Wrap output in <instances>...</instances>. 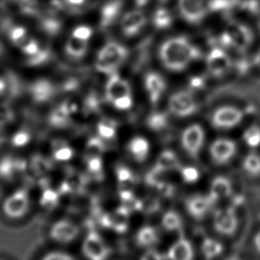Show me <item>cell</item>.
Returning <instances> with one entry per match:
<instances>
[{
	"label": "cell",
	"instance_id": "obj_5",
	"mask_svg": "<svg viewBox=\"0 0 260 260\" xmlns=\"http://www.w3.org/2000/svg\"><path fill=\"white\" fill-rule=\"evenodd\" d=\"M212 0H179V10L190 23H198L211 10Z\"/></svg>",
	"mask_w": 260,
	"mask_h": 260
},
{
	"label": "cell",
	"instance_id": "obj_14",
	"mask_svg": "<svg viewBox=\"0 0 260 260\" xmlns=\"http://www.w3.org/2000/svg\"><path fill=\"white\" fill-rule=\"evenodd\" d=\"M146 22L147 18L141 11H132L122 19V31L126 37H134L141 31Z\"/></svg>",
	"mask_w": 260,
	"mask_h": 260
},
{
	"label": "cell",
	"instance_id": "obj_10",
	"mask_svg": "<svg viewBox=\"0 0 260 260\" xmlns=\"http://www.w3.org/2000/svg\"><path fill=\"white\" fill-rule=\"evenodd\" d=\"M207 69L214 77H221L231 67V59L225 51L220 47H214L207 56Z\"/></svg>",
	"mask_w": 260,
	"mask_h": 260
},
{
	"label": "cell",
	"instance_id": "obj_23",
	"mask_svg": "<svg viewBox=\"0 0 260 260\" xmlns=\"http://www.w3.org/2000/svg\"><path fill=\"white\" fill-rule=\"evenodd\" d=\"M179 159L177 157L175 153L171 150H166L162 152L159 155L157 162L155 165V168L164 171V172H170L173 170H177L179 168Z\"/></svg>",
	"mask_w": 260,
	"mask_h": 260
},
{
	"label": "cell",
	"instance_id": "obj_44",
	"mask_svg": "<svg viewBox=\"0 0 260 260\" xmlns=\"http://www.w3.org/2000/svg\"><path fill=\"white\" fill-rule=\"evenodd\" d=\"M239 0H212L211 10H225L236 6Z\"/></svg>",
	"mask_w": 260,
	"mask_h": 260
},
{
	"label": "cell",
	"instance_id": "obj_13",
	"mask_svg": "<svg viewBox=\"0 0 260 260\" xmlns=\"http://www.w3.org/2000/svg\"><path fill=\"white\" fill-rule=\"evenodd\" d=\"M127 95H131V88L128 82L120 78L116 73L111 75L106 85L107 100L113 103L117 99L122 98Z\"/></svg>",
	"mask_w": 260,
	"mask_h": 260
},
{
	"label": "cell",
	"instance_id": "obj_12",
	"mask_svg": "<svg viewBox=\"0 0 260 260\" xmlns=\"http://www.w3.org/2000/svg\"><path fill=\"white\" fill-rule=\"evenodd\" d=\"M130 211L121 206L116 211L104 214L101 218L102 226L107 229H113L116 232L122 234L126 232L129 224Z\"/></svg>",
	"mask_w": 260,
	"mask_h": 260
},
{
	"label": "cell",
	"instance_id": "obj_1",
	"mask_svg": "<svg viewBox=\"0 0 260 260\" xmlns=\"http://www.w3.org/2000/svg\"><path fill=\"white\" fill-rule=\"evenodd\" d=\"M160 59L170 71H181L200 57V52L188 39L183 37L170 39L160 48Z\"/></svg>",
	"mask_w": 260,
	"mask_h": 260
},
{
	"label": "cell",
	"instance_id": "obj_43",
	"mask_svg": "<svg viewBox=\"0 0 260 260\" xmlns=\"http://www.w3.org/2000/svg\"><path fill=\"white\" fill-rule=\"evenodd\" d=\"M148 124L153 130H160L166 126V117L162 114H155L148 118Z\"/></svg>",
	"mask_w": 260,
	"mask_h": 260
},
{
	"label": "cell",
	"instance_id": "obj_35",
	"mask_svg": "<svg viewBox=\"0 0 260 260\" xmlns=\"http://www.w3.org/2000/svg\"><path fill=\"white\" fill-rule=\"evenodd\" d=\"M120 199L123 207L132 212L134 211H141V201L135 198L132 191H119Z\"/></svg>",
	"mask_w": 260,
	"mask_h": 260
},
{
	"label": "cell",
	"instance_id": "obj_50",
	"mask_svg": "<svg viewBox=\"0 0 260 260\" xmlns=\"http://www.w3.org/2000/svg\"><path fill=\"white\" fill-rule=\"evenodd\" d=\"M190 85H191V86L193 88L199 89V88L202 87L203 85H204V80L201 78H193L191 79Z\"/></svg>",
	"mask_w": 260,
	"mask_h": 260
},
{
	"label": "cell",
	"instance_id": "obj_30",
	"mask_svg": "<svg viewBox=\"0 0 260 260\" xmlns=\"http://www.w3.org/2000/svg\"><path fill=\"white\" fill-rule=\"evenodd\" d=\"M243 142L250 149H256L260 147V126L258 124H251L247 127L243 134Z\"/></svg>",
	"mask_w": 260,
	"mask_h": 260
},
{
	"label": "cell",
	"instance_id": "obj_22",
	"mask_svg": "<svg viewBox=\"0 0 260 260\" xmlns=\"http://www.w3.org/2000/svg\"><path fill=\"white\" fill-rule=\"evenodd\" d=\"M87 40L79 39L74 35L70 37L65 46L68 55L74 59H80L82 57L85 56V53L87 52Z\"/></svg>",
	"mask_w": 260,
	"mask_h": 260
},
{
	"label": "cell",
	"instance_id": "obj_27",
	"mask_svg": "<svg viewBox=\"0 0 260 260\" xmlns=\"http://www.w3.org/2000/svg\"><path fill=\"white\" fill-rule=\"evenodd\" d=\"M32 93L37 102H46L53 95V85L50 82L46 80H40L33 85Z\"/></svg>",
	"mask_w": 260,
	"mask_h": 260
},
{
	"label": "cell",
	"instance_id": "obj_39",
	"mask_svg": "<svg viewBox=\"0 0 260 260\" xmlns=\"http://www.w3.org/2000/svg\"><path fill=\"white\" fill-rule=\"evenodd\" d=\"M166 172L161 171L154 167L151 172L148 173V175L146 177V181L148 186H154L155 188H158L159 186L162 185L164 183H166L165 180V174Z\"/></svg>",
	"mask_w": 260,
	"mask_h": 260
},
{
	"label": "cell",
	"instance_id": "obj_52",
	"mask_svg": "<svg viewBox=\"0 0 260 260\" xmlns=\"http://www.w3.org/2000/svg\"><path fill=\"white\" fill-rule=\"evenodd\" d=\"M254 63L257 65V67L260 68V49L257 51V53L255 54L253 59Z\"/></svg>",
	"mask_w": 260,
	"mask_h": 260
},
{
	"label": "cell",
	"instance_id": "obj_11",
	"mask_svg": "<svg viewBox=\"0 0 260 260\" xmlns=\"http://www.w3.org/2000/svg\"><path fill=\"white\" fill-rule=\"evenodd\" d=\"M83 252L90 259L102 260L109 256V250L102 237L95 231H91L85 237Z\"/></svg>",
	"mask_w": 260,
	"mask_h": 260
},
{
	"label": "cell",
	"instance_id": "obj_25",
	"mask_svg": "<svg viewBox=\"0 0 260 260\" xmlns=\"http://www.w3.org/2000/svg\"><path fill=\"white\" fill-rule=\"evenodd\" d=\"M9 38L13 44L21 48V50L23 49L25 46H28V44L34 39H32L30 35L28 34L26 28L21 26H15L11 28L9 31Z\"/></svg>",
	"mask_w": 260,
	"mask_h": 260
},
{
	"label": "cell",
	"instance_id": "obj_51",
	"mask_svg": "<svg viewBox=\"0 0 260 260\" xmlns=\"http://www.w3.org/2000/svg\"><path fill=\"white\" fill-rule=\"evenodd\" d=\"M254 246H255V249L257 250V251H258L260 253V230L254 237Z\"/></svg>",
	"mask_w": 260,
	"mask_h": 260
},
{
	"label": "cell",
	"instance_id": "obj_21",
	"mask_svg": "<svg viewBox=\"0 0 260 260\" xmlns=\"http://www.w3.org/2000/svg\"><path fill=\"white\" fill-rule=\"evenodd\" d=\"M28 200L24 191L18 192L8 201V213L15 217L22 216L28 210Z\"/></svg>",
	"mask_w": 260,
	"mask_h": 260
},
{
	"label": "cell",
	"instance_id": "obj_7",
	"mask_svg": "<svg viewBox=\"0 0 260 260\" xmlns=\"http://www.w3.org/2000/svg\"><path fill=\"white\" fill-rule=\"evenodd\" d=\"M204 131L199 124H192L183 132L181 144L184 150L192 157H197L204 142Z\"/></svg>",
	"mask_w": 260,
	"mask_h": 260
},
{
	"label": "cell",
	"instance_id": "obj_38",
	"mask_svg": "<svg viewBox=\"0 0 260 260\" xmlns=\"http://www.w3.org/2000/svg\"><path fill=\"white\" fill-rule=\"evenodd\" d=\"M172 22H173V17H172V14H170L169 11L166 10L165 8L156 10L154 16V23L157 28H167L172 24Z\"/></svg>",
	"mask_w": 260,
	"mask_h": 260
},
{
	"label": "cell",
	"instance_id": "obj_53",
	"mask_svg": "<svg viewBox=\"0 0 260 260\" xmlns=\"http://www.w3.org/2000/svg\"><path fill=\"white\" fill-rule=\"evenodd\" d=\"M67 1L71 5H73V6H79V5H82V4L84 3L85 0H67Z\"/></svg>",
	"mask_w": 260,
	"mask_h": 260
},
{
	"label": "cell",
	"instance_id": "obj_24",
	"mask_svg": "<svg viewBox=\"0 0 260 260\" xmlns=\"http://www.w3.org/2000/svg\"><path fill=\"white\" fill-rule=\"evenodd\" d=\"M242 168L247 175L257 177L260 175V155L255 152L247 154L243 159Z\"/></svg>",
	"mask_w": 260,
	"mask_h": 260
},
{
	"label": "cell",
	"instance_id": "obj_16",
	"mask_svg": "<svg viewBox=\"0 0 260 260\" xmlns=\"http://www.w3.org/2000/svg\"><path fill=\"white\" fill-rule=\"evenodd\" d=\"M145 86L152 104L155 105L166 91V81L161 75L157 73H148L145 78Z\"/></svg>",
	"mask_w": 260,
	"mask_h": 260
},
{
	"label": "cell",
	"instance_id": "obj_41",
	"mask_svg": "<svg viewBox=\"0 0 260 260\" xmlns=\"http://www.w3.org/2000/svg\"><path fill=\"white\" fill-rule=\"evenodd\" d=\"M160 208V204L158 200L153 197H147L144 200H141V211H144L145 213L152 214L158 211Z\"/></svg>",
	"mask_w": 260,
	"mask_h": 260
},
{
	"label": "cell",
	"instance_id": "obj_9",
	"mask_svg": "<svg viewBox=\"0 0 260 260\" xmlns=\"http://www.w3.org/2000/svg\"><path fill=\"white\" fill-rule=\"evenodd\" d=\"M169 109L175 116L185 117L191 116L197 111V103L188 92H177L169 100Z\"/></svg>",
	"mask_w": 260,
	"mask_h": 260
},
{
	"label": "cell",
	"instance_id": "obj_17",
	"mask_svg": "<svg viewBox=\"0 0 260 260\" xmlns=\"http://www.w3.org/2000/svg\"><path fill=\"white\" fill-rule=\"evenodd\" d=\"M214 204L209 196H196L191 197L189 200L187 201L186 208L187 211L193 218L200 219L204 218L205 215L207 214L208 211H210L211 206Z\"/></svg>",
	"mask_w": 260,
	"mask_h": 260
},
{
	"label": "cell",
	"instance_id": "obj_36",
	"mask_svg": "<svg viewBox=\"0 0 260 260\" xmlns=\"http://www.w3.org/2000/svg\"><path fill=\"white\" fill-rule=\"evenodd\" d=\"M116 124L115 121L104 118L98 124V133L100 137L104 140H111L115 138L116 133Z\"/></svg>",
	"mask_w": 260,
	"mask_h": 260
},
{
	"label": "cell",
	"instance_id": "obj_34",
	"mask_svg": "<svg viewBox=\"0 0 260 260\" xmlns=\"http://www.w3.org/2000/svg\"><path fill=\"white\" fill-rule=\"evenodd\" d=\"M137 241L141 246H150L157 241L156 231L151 226H144L138 233Z\"/></svg>",
	"mask_w": 260,
	"mask_h": 260
},
{
	"label": "cell",
	"instance_id": "obj_19",
	"mask_svg": "<svg viewBox=\"0 0 260 260\" xmlns=\"http://www.w3.org/2000/svg\"><path fill=\"white\" fill-rule=\"evenodd\" d=\"M193 257L191 243L185 239H179L170 248L167 257L174 260H190Z\"/></svg>",
	"mask_w": 260,
	"mask_h": 260
},
{
	"label": "cell",
	"instance_id": "obj_47",
	"mask_svg": "<svg viewBox=\"0 0 260 260\" xmlns=\"http://www.w3.org/2000/svg\"><path fill=\"white\" fill-rule=\"evenodd\" d=\"M72 35L78 37L79 39H84V40H89L92 35V30L90 27L82 25L79 26L78 28L75 29L74 31L72 32Z\"/></svg>",
	"mask_w": 260,
	"mask_h": 260
},
{
	"label": "cell",
	"instance_id": "obj_31",
	"mask_svg": "<svg viewBox=\"0 0 260 260\" xmlns=\"http://www.w3.org/2000/svg\"><path fill=\"white\" fill-rule=\"evenodd\" d=\"M71 113L69 112L65 103L53 110V113L50 116V123L55 127L66 126L69 119H70Z\"/></svg>",
	"mask_w": 260,
	"mask_h": 260
},
{
	"label": "cell",
	"instance_id": "obj_40",
	"mask_svg": "<svg viewBox=\"0 0 260 260\" xmlns=\"http://www.w3.org/2000/svg\"><path fill=\"white\" fill-rule=\"evenodd\" d=\"M59 202V194L55 191L52 189H47L43 193L41 204L48 209H53L55 207Z\"/></svg>",
	"mask_w": 260,
	"mask_h": 260
},
{
	"label": "cell",
	"instance_id": "obj_46",
	"mask_svg": "<svg viewBox=\"0 0 260 260\" xmlns=\"http://www.w3.org/2000/svg\"><path fill=\"white\" fill-rule=\"evenodd\" d=\"M88 170L95 175H100L102 171V157H95L87 161Z\"/></svg>",
	"mask_w": 260,
	"mask_h": 260
},
{
	"label": "cell",
	"instance_id": "obj_18",
	"mask_svg": "<svg viewBox=\"0 0 260 260\" xmlns=\"http://www.w3.org/2000/svg\"><path fill=\"white\" fill-rule=\"evenodd\" d=\"M233 186L229 179L225 177H217L211 182L209 197L213 203L224 200L232 194Z\"/></svg>",
	"mask_w": 260,
	"mask_h": 260
},
{
	"label": "cell",
	"instance_id": "obj_20",
	"mask_svg": "<svg viewBox=\"0 0 260 260\" xmlns=\"http://www.w3.org/2000/svg\"><path fill=\"white\" fill-rule=\"evenodd\" d=\"M128 149L134 160L139 162H145L149 153V143L145 138L135 137L130 141Z\"/></svg>",
	"mask_w": 260,
	"mask_h": 260
},
{
	"label": "cell",
	"instance_id": "obj_6",
	"mask_svg": "<svg viewBox=\"0 0 260 260\" xmlns=\"http://www.w3.org/2000/svg\"><path fill=\"white\" fill-rule=\"evenodd\" d=\"M214 228L217 232L223 236H233L238 228V218L236 209L233 206L221 208L215 212Z\"/></svg>",
	"mask_w": 260,
	"mask_h": 260
},
{
	"label": "cell",
	"instance_id": "obj_54",
	"mask_svg": "<svg viewBox=\"0 0 260 260\" xmlns=\"http://www.w3.org/2000/svg\"><path fill=\"white\" fill-rule=\"evenodd\" d=\"M162 1H166V0H162Z\"/></svg>",
	"mask_w": 260,
	"mask_h": 260
},
{
	"label": "cell",
	"instance_id": "obj_32",
	"mask_svg": "<svg viewBox=\"0 0 260 260\" xmlns=\"http://www.w3.org/2000/svg\"><path fill=\"white\" fill-rule=\"evenodd\" d=\"M74 155V151L64 141H56L53 144V156L57 161L64 162L71 160Z\"/></svg>",
	"mask_w": 260,
	"mask_h": 260
},
{
	"label": "cell",
	"instance_id": "obj_3",
	"mask_svg": "<svg viewBox=\"0 0 260 260\" xmlns=\"http://www.w3.org/2000/svg\"><path fill=\"white\" fill-rule=\"evenodd\" d=\"M223 42L239 52L250 48L253 42V32L250 27L239 21H230L222 36Z\"/></svg>",
	"mask_w": 260,
	"mask_h": 260
},
{
	"label": "cell",
	"instance_id": "obj_28",
	"mask_svg": "<svg viewBox=\"0 0 260 260\" xmlns=\"http://www.w3.org/2000/svg\"><path fill=\"white\" fill-rule=\"evenodd\" d=\"M105 151V145L102 142V138H91L88 141L85 150V159L88 160L95 157H102Z\"/></svg>",
	"mask_w": 260,
	"mask_h": 260
},
{
	"label": "cell",
	"instance_id": "obj_42",
	"mask_svg": "<svg viewBox=\"0 0 260 260\" xmlns=\"http://www.w3.org/2000/svg\"><path fill=\"white\" fill-rule=\"evenodd\" d=\"M182 179L186 183L197 182L200 177L199 171L193 166H186L181 169Z\"/></svg>",
	"mask_w": 260,
	"mask_h": 260
},
{
	"label": "cell",
	"instance_id": "obj_2",
	"mask_svg": "<svg viewBox=\"0 0 260 260\" xmlns=\"http://www.w3.org/2000/svg\"><path fill=\"white\" fill-rule=\"evenodd\" d=\"M128 50L117 42H109L99 52L96 59L97 71L105 74L112 75L125 60Z\"/></svg>",
	"mask_w": 260,
	"mask_h": 260
},
{
	"label": "cell",
	"instance_id": "obj_49",
	"mask_svg": "<svg viewBox=\"0 0 260 260\" xmlns=\"http://www.w3.org/2000/svg\"><path fill=\"white\" fill-rule=\"evenodd\" d=\"M142 259H162V258H164V257L162 256H161L160 254L158 253V252H156V251H155V250H148V251H147L146 253H145V255H143L142 256V257H141Z\"/></svg>",
	"mask_w": 260,
	"mask_h": 260
},
{
	"label": "cell",
	"instance_id": "obj_15",
	"mask_svg": "<svg viewBox=\"0 0 260 260\" xmlns=\"http://www.w3.org/2000/svg\"><path fill=\"white\" fill-rule=\"evenodd\" d=\"M79 229L71 222L62 220L54 224L51 230V237L56 242L68 243L78 237Z\"/></svg>",
	"mask_w": 260,
	"mask_h": 260
},
{
	"label": "cell",
	"instance_id": "obj_37",
	"mask_svg": "<svg viewBox=\"0 0 260 260\" xmlns=\"http://www.w3.org/2000/svg\"><path fill=\"white\" fill-rule=\"evenodd\" d=\"M162 225L168 231H176L181 226V219L174 211H168L162 218Z\"/></svg>",
	"mask_w": 260,
	"mask_h": 260
},
{
	"label": "cell",
	"instance_id": "obj_29",
	"mask_svg": "<svg viewBox=\"0 0 260 260\" xmlns=\"http://www.w3.org/2000/svg\"><path fill=\"white\" fill-rule=\"evenodd\" d=\"M224 250V247L217 240L212 238L204 239L202 244V252L204 257L208 259H211L221 255Z\"/></svg>",
	"mask_w": 260,
	"mask_h": 260
},
{
	"label": "cell",
	"instance_id": "obj_48",
	"mask_svg": "<svg viewBox=\"0 0 260 260\" xmlns=\"http://www.w3.org/2000/svg\"><path fill=\"white\" fill-rule=\"evenodd\" d=\"M46 260H71L73 259V257L71 255L60 251H56V252H51L48 254L46 257H45Z\"/></svg>",
	"mask_w": 260,
	"mask_h": 260
},
{
	"label": "cell",
	"instance_id": "obj_33",
	"mask_svg": "<svg viewBox=\"0 0 260 260\" xmlns=\"http://www.w3.org/2000/svg\"><path fill=\"white\" fill-rule=\"evenodd\" d=\"M122 7V3L118 0H115L109 3L102 10V24L111 23L119 14Z\"/></svg>",
	"mask_w": 260,
	"mask_h": 260
},
{
	"label": "cell",
	"instance_id": "obj_8",
	"mask_svg": "<svg viewBox=\"0 0 260 260\" xmlns=\"http://www.w3.org/2000/svg\"><path fill=\"white\" fill-rule=\"evenodd\" d=\"M237 151L236 142L230 140L221 138L218 139L211 145L210 155L213 162L219 166H224L231 162Z\"/></svg>",
	"mask_w": 260,
	"mask_h": 260
},
{
	"label": "cell",
	"instance_id": "obj_45",
	"mask_svg": "<svg viewBox=\"0 0 260 260\" xmlns=\"http://www.w3.org/2000/svg\"><path fill=\"white\" fill-rule=\"evenodd\" d=\"M116 109L119 110H128L132 108L133 106V99L131 95H127L122 98L117 99L112 103Z\"/></svg>",
	"mask_w": 260,
	"mask_h": 260
},
{
	"label": "cell",
	"instance_id": "obj_26",
	"mask_svg": "<svg viewBox=\"0 0 260 260\" xmlns=\"http://www.w3.org/2000/svg\"><path fill=\"white\" fill-rule=\"evenodd\" d=\"M116 173L119 185V191H132L135 179L131 170L125 166H118L116 168Z\"/></svg>",
	"mask_w": 260,
	"mask_h": 260
},
{
	"label": "cell",
	"instance_id": "obj_4",
	"mask_svg": "<svg viewBox=\"0 0 260 260\" xmlns=\"http://www.w3.org/2000/svg\"><path fill=\"white\" fill-rule=\"evenodd\" d=\"M244 113L235 106H223L216 109L211 116L212 125L220 130H229L243 122Z\"/></svg>",
	"mask_w": 260,
	"mask_h": 260
}]
</instances>
